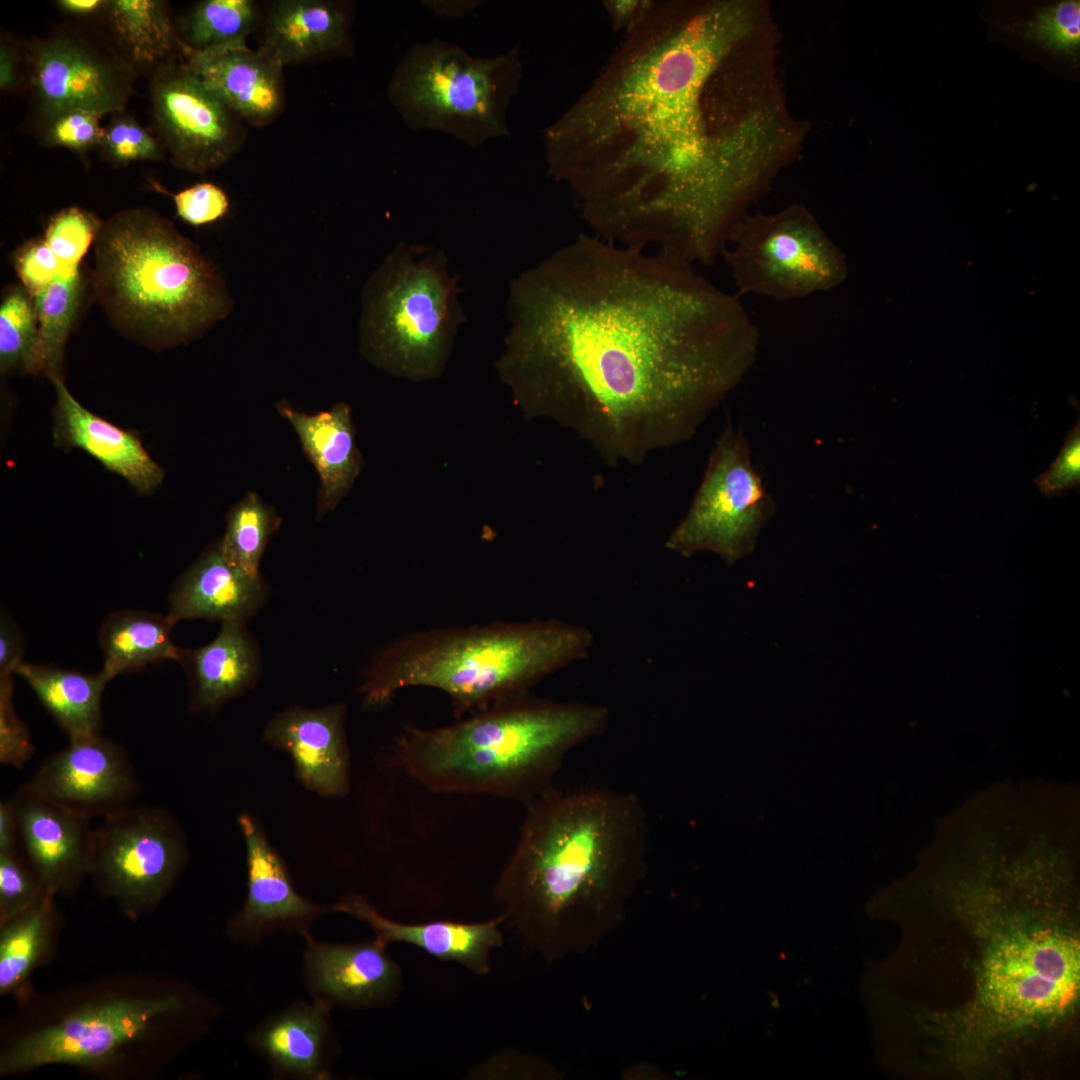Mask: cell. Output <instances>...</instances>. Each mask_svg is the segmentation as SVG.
I'll use <instances>...</instances> for the list:
<instances>
[{
  "label": "cell",
  "mask_w": 1080,
  "mask_h": 1080,
  "mask_svg": "<svg viewBox=\"0 0 1080 1080\" xmlns=\"http://www.w3.org/2000/svg\"><path fill=\"white\" fill-rule=\"evenodd\" d=\"M33 753L29 730L15 710L13 676L0 677V762L21 769Z\"/></svg>",
  "instance_id": "cell-42"
},
{
  "label": "cell",
  "mask_w": 1080,
  "mask_h": 1080,
  "mask_svg": "<svg viewBox=\"0 0 1080 1080\" xmlns=\"http://www.w3.org/2000/svg\"><path fill=\"white\" fill-rule=\"evenodd\" d=\"M59 8L74 16H90L106 8L107 1L102 0H60Z\"/></svg>",
  "instance_id": "cell-50"
},
{
  "label": "cell",
  "mask_w": 1080,
  "mask_h": 1080,
  "mask_svg": "<svg viewBox=\"0 0 1080 1080\" xmlns=\"http://www.w3.org/2000/svg\"><path fill=\"white\" fill-rule=\"evenodd\" d=\"M46 141L54 146L83 152L99 145L103 114L84 108H71L49 114Z\"/></svg>",
  "instance_id": "cell-40"
},
{
  "label": "cell",
  "mask_w": 1080,
  "mask_h": 1080,
  "mask_svg": "<svg viewBox=\"0 0 1080 1080\" xmlns=\"http://www.w3.org/2000/svg\"><path fill=\"white\" fill-rule=\"evenodd\" d=\"M99 145L118 164L163 158L160 143L133 117L121 112L114 113L103 128Z\"/></svg>",
  "instance_id": "cell-38"
},
{
  "label": "cell",
  "mask_w": 1080,
  "mask_h": 1080,
  "mask_svg": "<svg viewBox=\"0 0 1080 1080\" xmlns=\"http://www.w3.org/2000/svg\"><path fill=\"white\" fill-rule=\"evenodd\" d=\"M15 674L29 685L69 740L101 733L102 695L110 682L101 669L91 674L22 661Z\"/></svg>",
  "instance_id": "cell-29"
},
{
  "label": "cell",
  "mask_w": 1080,
  "mask_h": 1080,
  "mask_svg": "<svg viewBox=\"0 0 1080 1080\" xmlns=\"http://www.w3.org/2000/svg\"><path fill=\"white\" fill-rule=\"evenodd\" d=\"M592 632L559 620L493 622L410 633L383 648L361 674L368 708L404 688L445 693L457 719L527 693L555 671L585 659Z\"/></svg>",
  "instance_id": "cell-5"
},
{
  "label": "cell",
  "mask_w": 1080,
  "mask_h": 1080,
  "mask_svg": "<svg viewBox=\"0 0 1080 1080\" xmlns=\"http://www.w3.org/2000/svg\"><path fill=\"white\" fill-rule=\"evenodd\" d=\"M261 574H251L223 550L220 541L209 548L174 583L168 614L176 621L207 619L246 623L268 598Z\"/></svg>",
  "instance_id": "cell-22"
},
{
  "label": "cell",
  "mask_w": 1080,
  "mask_h": 1080,
  "mask_svg": "<svg viewBox=\"0 0 1080 1080\" xmlns=\"http://www.w3.org/2000/svg\"><path fill=\"white\" fill-rule=\"evenodd\" d=\"M151 98L159 134L181 170L217 169L246 141V123L182 59L157 70Z\"/></svg>",
  "instance_id": "cell-13"
},
{
  "label": "cell",
  "mask_w": 1080,
  "mask_h": 1080,
  "mask_svg": "<svg viewBox=\"0 0 1080 1080\" xmlns=\"http://www.w3.org/2000/svg\"><path fill=\"white\" fill-rule=\"evenodd\" d=\"M517 46L493 57L433 39L413 44L395 67L387 96L413 131H439L477 148L510 135L507 111L519 93Z\"/></svg>",
  "instance_id": "cell-8"
},
{
  "label": "cell",
  "mask_w": 1080,
  "mask_h": 1080,
  "mask_svg": "<svg viewBox=\"0 0 1080 1080\" xmlns=\"http://www.w3.org/2000/svg\"><path fill=\"white\" fill-rule=\"evenodd\" d=\"M52 896L44 892L25 911L2 923L0 992L18 987L42 957L49 940Z\"/></svg>",
  "instance_id": "cell-33"
},
{
  "label": "cell",
  "mask_w": 1080,
  "mask_h": 1080,
  "mask_svg": "<svg viewBox=\"0 0 1080 1080\" xmlns=\"http://www.w3.org/2000/svg\"><path fill=\"white\" fill-rule=\"evenodd\" d=\"M280 523V517L270 505L255 492H248L228 512L221 546L243 569L251 574H261V559Z\"/></svg>",
  "instance_id": "cell-35"
},
{
  "label": "cell",
  "mask_w": 1080,
  "mask_h": 1080,
  "mask_svg": "<svg viewBox=\"0 0 1080 1080\" xmlns=\"http://www.w3.org/2000/svg\"><path fill=\"white\" fill-rule=\"evenodd\" d=\"M154 187L170 195L177 215L193 226L207 225L223 218L230 203L225 191L210 182L192 185L178 193L171 194L158 184Z\"/></svg>",
  "instance_id": "cell-43"
},
{
  "label": "cell",
  "mask_w": 1080,
  "mask_h": 1080,
  "mask_svg": "<svg viewBox=\"0 0 1080 1080\" xmlns=\"http://www.w3.org/2000/svg\"><path fill=\"white\" fill-rule=\"evenodd\" d=\"M345 705L317 709L291 706L266 725L263 740L291 757L295 774L309 790L340 798L350 786Z\"/></svg>",
  "instance_id": "cell-18"
},
{
  "label": "cell",
  "mask_w": 1080,
  "mask_h": 1080,
  "mask_svg": "<svg viewBox=\"0 0 1080 1080\" xmlns=\"http://www.w3.org/2000/svg\"><path fill=\"white\" fill-rule=\"evenodd\" d=\"M260 23L259 5L254 0H203L185 15L179 40L196 51L247 47Z\"/></svg>",
  "instance_id": "cell-32"
},
{
  "label": "cell",
  "mask_w": 1080,
  "mask_h": 1080,
  "mask_svg": "<svg viewBox=\"0 0 1080 1080\" xmlns=\"http://www.w3.org/2000/svg\"><path fill=\"white\" fill-rule=\"evenodd\" d=\"M182 1008V999L170 994L115 998L83 1007L15 1042L1 1057V1074L49 1064H107L124 1045L142 1038L155 1020Z\"/></svg>",
  "instance_id": "cell-12"
},
{
  "label": "cell",
  "mask_w": 1080,
  "mask_h": 1080,
  "mask_svg": "<svg viewBox=\"0 0 1080 1080\" xmlns=\"http://www.w3.org/2000/svg\"><path fill=\"white\" fill-rule=\"evenodd\" d=\"M332 910L367 924L375 934L374 940L384 948L396 942L407 943L439 960L458 962L479 975L490 971L491 951L502 944L499 925L505 920L503 915L474 924L450 921L403 924L383 916L357 894L341 899Z\"/></svg>",
  "instance_id": "cell-24"
},
{
  "label": "cell",
  "mask_w": 1080,
  "mask_h": 1080,
  "mask_svg": "<svg viewBox=\"0 0 1080 1080\" xmlns=\"http://www.w3.org/2000/svg\"><path fill=\"white\" fill-rule=\"evenodd\" d=\"M95 293L112 325L153 348L199 337L230 313L227 285L199 248L167 219L127 209L94 243Z\"/></svg>",
  "instance_id": "cell-6"
},
{
  "label": "cell",
  "mask_w": 1080,
  "mask_h": 1080,
  "mask_svg": "<svg viewBox=\"0 0 1080 1080\" xmlns=\"http://www.w3.org/2000/svg\"><path fill=\"white\" fill-rule=\"evenodd\" d=\"M304 975L314 1002L367 1007L388 1003L401 982L398 965L375 940L331 944L304 936Z\"/></svg>",
  "instance_id": "cell-19"
},
{
  "label": "cell",
  "mask_w": 1080,
  "mask_h": 1080,
  "mask_svg": "<svg viewBox=\"0 0 1080 1080\" xmlns=\"http://www.w3.org/2000/svg\"><path fill=\"white\" fill-rule=\"evenodd\" d=\"M654 1L651 0H607L603 2L616 31L625 34L637 26L647 15Z\"/></svg>",
  "instance_id": "cell-47"
},
{
  "label": "cell",
  "mask_w": 1080,
  "mask_h": 1080,
  "mask_svg": "<svg viewBox=\"0 0 1080 1080\" xmlns=\"http://www.w3.org/2000/svg\"><path fill=\"white\" fill-rule=\"evenodd\" d=\"M83 285L79 268L62 270L33 298L38 319V348L33 373L49 378L60 375L64 347L80 308Z\"/></svg>",
  "instance_id": "cell-31"
},
{
  "label": "cell",
  "mask_w": 1080,
  "mask_h": 1080,
  "mask_svg": "<svg viewBox=\"0 0 1080 1080\" xmlns=\"http://www.w3.org/2000/svg\"><path fill=\"white\" fill-rule=\"evenodd\" d=\"M38 348V319L33 297L22 285L8 286L0 305L2 373H33Z\"/></svg>",
  "instance_id": "cell-36"
},
{
  "label": "cell",
  "mask_w": 1080,
  "mask_h": 1080,
  "mask_svg": "<svg viewBox=\"0 0 1080 1080\" xmlns=\"http://www.w3.org/2000/svg\"><path fill=\"white\" fill-rule=\"evenodd\" d=\"M987 960L984 995L1001 1014L1051 1013L1075 995L1079 982L1078 941L1034 933L1007 939Z\"/></svg>",
  "instance_id": "cell-14"
},
{
  "label": "cell",
  "mask_w": 1080,
  "mask_h": 1080,
  "mask_svg": "<svg viewBox=\"0 0 1080 1080\" xmlns=\"http://www.w3.org/2000/svg\"><path fill=\"white\" fill-rule=\"evenodd\" d=\"M180 664L189 678L192 712H217L257 683L261 672L259 647L245 623L221 624L208 644L181 648Z\"/></svg>",
  "instance_id": "cell-28"
},
{
  "label": "cell",
  "mask_w": 1080,
  "mask_h": 1080,
  "mask_svg": "<svg viewBox=\"0 0 1080 1080\" xmlns=\"http://www.w3.org/2000/svg\"><path fill=\"white\" fill-rule=\"evenodd\" d=\"M330 1008L320 1003L297 1002L261 1022L248 1041L283 1078H331L335 1041Z\"/></svg>",
  "instance_id": "cell-25"
},
{
  "label": "cell",
  "mask_w": 1080,
  "mask_h": 1080,
  "mask_svg": "<svg viewBox=\"0 0 1080 1080\" xmlns=\"http://www.w3.org/2000/svg\"><path fill=\"white\" fill-rule=\"evenodd\" d=\"M19 844L18 822L11 798L0 803V853L17 851Z\"/></svg>",
  "instance_id": "cell-48"
},
{
  "label": "cell",
  "mask_w": 1080,
  "mask_h": 1080,
  "mask_svg": "<svg viewBox=\"0 0 1080 1080\" xmlns=\"http://www.w3.org/2000/svg\"><path fill=\"white\" fill-rule=\"evenodd\" d=\"M177 622L167 613L123 609L102 622L99 644L103 653L101 670L114 677L166 660L180 661L181 648L173 642Z\"/></svg>",
  "instance_id": "cell-30"
},
{
  "label": "cell",
  "mask_w": 1080,
  "mask_h": 1080,
  "mask_svg": "<svg viewBox=\"0 0 1080 1080\" xmlns=\"http://www.w3.org/2000/svg\"><path fill=\"white\" fill-rule=\"evenodd\" d=\"M447 254L419 243L397 244L361 293V354L376 367L413 381L443 372L465 321Z\"/></svg>",
  "instance_id": "cell-7"
},
{
  "label": "cell",
  "mask_w": 1080,
  "mask_h": 1080,
  "mask_svg": "<svg viewBox=\"0 0 1080 1080\" xmlns=\"http://www.w3.org/2000/svg\"><path fill=\"white\" fill-rule=\"evenodd\" d=\"M186 855L184 835L169 812L133 805L93 829L89 872L107 895L138 913L166 895Z\"/></svg>",
  "instance_id": "cell-11"
},
{
  "label": "cell",
  "mask_w": 1080,
  "mask_h": 1080,
  "mask_svg": "<svg viewBox=\"0 0 1080 1080\" xmlns=\"http://www.w3.org/2000/svg\"><path fill=\"white\" fill-rule=\"evenodd\" d=\"M1040 491L1047 496L1060 495L1080 484V422L1077 419L1050 467L1035 478Z\"/></svg>",
  "instance_id": "cell-45"
},
{
  "label": "cell",
  "mask_w": 1080,
  "mask_h": 1080,
  "mask_svg": "<svg viewBox=\"0 0 1080 1080\" xmlns=\"http://www.w3.org/2000/svg\"><path fill=\"white\" fill-rule=\"evenodd\" d=\"M37 876H32L16 852L0 853L1 923L28 909L44 892Z\"/></svg>",
  "instance_id": "cell-41"
},
{
  "label": "cell",
  "mask_w": 1080,
  "mask_h": 1080,
  "mask_svg": "<svg viewBox=\"0 0 1080 1080\" xmlns=\"http://www.w3.org/2000/svg\"><path fill=\"white\" fill-rule=\"evenodd\" d=\"M22 787L89 819L132 807L141 788L124 747L101 733L69 740Z\"/></svg>",
  "instance_id": "cell-15"
},
{
  "label": "cell",
  "mask_w": 1080,
  "mask_h": 1080,
  "mask_svg": "<svg viewBox=\"0 0 1080 1080\" xmlns=\"http://www.w3.org/2000/svg\"><path fill=\"white\" fill-rule=\"evenodd\" d=\"M735 294L788 301L828 292L847 278L845 254L802 204L745 214L721 254Z\"/></svg>",
  "instance_id": "cell-9"
},
{
  "label": "cell",
  "mask_w": 1080,
  "mask_h": 1080,
  "mask_svg": "<svg viewBox=\"0 0 1080 1080\" xmlns=\"http://www.w3.org/2000/svg\"><path fill=\"white\" fill-rule=\"evenodd\" d=\"M507 319L496 367L515 403L614 466L690 440L760 341L740 297L691 261L592 233L512 279Z\"/></svg>",
  "instance_id": "cell-2"
},
{
  "label": "cell",
  "mask_w": 1080,
  "mask_h": 1080,
  "mask_svg": "<svg viewBox=\"0 0 1080 1080\" xmlns=\"http://www.w3.org/2000/svg\"><path fill=\"white\" fill-rule=\"evenodd\" d=\"M50 380L56 392L55 439L60 445L82 449L139 493L149 494L161 484L162 469L137 437L84 408L60 375Z\"/></svg>",
  "instance_id": "cell-26"
},
{
  "label": "cell",
  "mask_w": 1080,
  "mask_h": 1080,
  "mask_svg": "<svg viewBox=\"0 0 1080 1080\" xmlns=\"http://www.w3.org/2000/svg\"><path fill=\"white\" fill-rule=\"evenodd\" d=\"M752 4L655 2L543 133L592 234L711 265L776 172L785 130L752 106Z\"/></svg>",
  "instance_id": "cell-1"
},
{
  "label": "cell",
  "mask_w": 1080,
  "mask_h": 1080,
  "mask_svg": "<svg viewBox=\"0 0 1080 1080\" xmlns=\"http://www.w3.org/2000/svg\"><path fill=\"white\" fill-rule=\"evenodd\" d=\"M103 223L91 212L76 206L54 214L46 227V244L61 264L62 270H74L95 243Z\"/></svg>",
  "instance_id": "cell-37"
},
{
  "label": "cell",
  "mask_w": 1080,
  "mask_h": 1080,
  "mask_svg": "<svg viewBox=\"0 0 1080 1080\" xmlns=\"http://www.w3.org/2000/svg\"><path fill=\"white\" fill-rule=\"evenodd\" d=\"M11 800L19 843L43 888L53 895L73 889L90 870L91 819L22 786Z\"/></svg>",
  "instance_id": "cell-17"
},
{
  "label": "cell",
  "mask_w": 1080,
  "mask_h": 1080,
  "mask_svg": "<svg viewBox=\"0 0 1080 1080\" xmlns=\"http://www.w3.org/2000/svg\"><path fill=\"white\" fill-rule=\"evenodd\" d=\"M25 642L16 622L2 608L0 616V677L13 676L22 662Z\"/></svg>",
  "instance_id": "cell-46"
},
{
  "label": "cell",
  "mask_w": 1080,
  "mask_h": 1080,
  "mask_svg": "<svg viewBox=\"0 0 1080 1080\" xmlns=\"http://www.w3.org/2000/svg\"><path fill=\"white\" fill-rule=\"evenodd\" d=\"M352 16L346 1H273L263 17L258 49L283 67L349 56Z\"/></svg>",
  "instance_id": "cell-23"
},
{
  "label": "cell",
  "mask_w": 1080,
  "mask_h": 1080,
  "mask_svg": "<svg viewBox=\"0 0 1080 1080\" xmlns=\"http://www.w3.org/2000/svg\"><path fill=\"white\" fill-rule=\"evenodd\" d=\"M608 707L527 693L437 728L406 727L399 766L430 791L477 794L526 804L553 785L565 758L602 735Z\"/></svg>",
  "instance_id": "cell-4"
},
{
  "label": "cell",
  "mask_w": 1080,
  "mask_h": 1080,
  "mask_svg": "<svg viewBox=\"0 0 1080 1080\" xmlns=\"http://www.w3.org/2000/svg\"><path fill=\"white\" fill-rule=\"evenodd\" d=\"M183 62L202 77L246 123L262 128L286 105L284 67L259 49L196 51L179 40Z\"/></svg>",
  "instance_id": "cell-21"
},
{
  "label": "cell",
  "mask_w": 1080,
  "mask_h": 1080,
  "mask_svg": "<svg viewBox=\"0 0 1080 1080\" xmlns=\"http://www.w3.org/2000/svg\"><path fill=\"white\" fill-rule=\"evenodd\" d=\"M32 80L49 114L71 108L114 114L122 112L128 96L127 86L114 67L65 36L37 47Z\"/></svg>",
  "instance_id": "cell-20"
},
{
  "label": "cell",
  "mask_w": 1080,
  "mask_h": 1080,
  "mask_svg": "<svg viewBox=\"0 0 1080 1080\" xmlns=\"http://www.w3.org/2000/svg\"><path fill=\"white\" fill-rule=\"evenodd\" d=\"M775 503L753 464L741 429L727 424L706 464L694 499L665 547L683 557L708 551L731 565L750 554Z\"/></svg>",
  "instance_id": "cell-10"
},
{
  "label": "cell",
  "mask_w": 1080,
  "mask_h": 1080,
  "mask_svg": "<svg viewBox=\"0 0 1080 1080\" xmlns=\"http://www.w3.org/2000/svg\"><path fill=\"white\" fill-rule=\"evenodd\" d=\"M238 824L246 846L247 896L229 923L230 934L249 943L280 931L306 936L309 926L329 909L296 891L285 862L256 819L244 813Z\"/></svg>",
  "instance_id": "cell-16"
},
{
  "label": "cell",
  "mask_w": 1080,
  "mask_h": 1080,
  "mask_svg": "<svg viewBox=\"0 0 1080 1080\" xmlns=\"http://www.w3.org/2000/svg\"><path fill=\"white\" fill-rule=\"evenodd\" d=\"M276 409L294 429L319 476L317 514L321 519L349 492L361 469L351 409L340 402L327 410L307 414L285 400L278 402Z\"/></svg>",
  "instance_id": "cell-27"
},
{
  "label": "cell",
  "mask_w": 1080,
  "mask_h": 1080,
  "mask_svg": "<svg viewBox=\"0 0 1080 1080\" xmlns=\"http://www.w3.org/2000/svg\"><path fill=\"white\" fill-rule=\"evenodd\" d=\"M18 83V65L15 52L6 43H1L0 49V87L1 90H11Z\"/></svg>",
  "instance_id": "cell-49"
},
{
  "label": "cell",
  "mask_w": 1080,
  "mask_h": 1080,
  "mask_svg": "<svg viewBox=\"0 0 1080 1080\" xmlns=\"http://www.w3.org/2000/svg\"><path fill=\"white\" fill-rule=\"evenodd\" d=\"M495 895L527 945L553 961L586 952L624 920L645 878L649 818L640 798L555 786L525 804Z\"/></svg>",
  "instance_id": "cell-3"
},
{
  "label": "cell",
  "mask_w": 1080,
  "mask_h": 1080,
  "mask_svg": "<svg viewBox=\"0 0 1080 1080\" xmlns=\"http://www.w3.org/2000/svg\"><path fill=\"white\" fill-rule=\"evenodd\" d=\"M13 266L21 285L34 298L52 283L62 267L43 238H33L13 254Z\"/></svg>",
  "instance_id": "cell-44"
},
{
  "label": "cell",
  "mask_w": 1080,
  "mask_h": 1080,
  "mask_svg": "<svg viewBox=\"0 0 1080 1080\" xmlns=\"http://www.w3.org/2000/svg\"><path fill=\"white\" fill-rule=\"evenodd\" d=\"M110 22L134 60L152 63L177 47L166 5L156 0L107 1Z\"/></svg>",
  "instance_id": "cell-34"
},
{
  "label": "cell",
  "mask_w": 1080,
  "mask_h": 1080,
  "mask_svg": "<svg viewBox=\"0 0 1080 1080\" xmlns=\"http://www.w3.org/2000/svg\"><path fill=\"white\" fill-rule=\"evenodd\" d=\"M1027 36L1057 50L1072 53L1080 43V4L1063 1L1039 13L1028 26Z\"/></svg>",
  "instance_id": "cell-39"
}]
</instances>
